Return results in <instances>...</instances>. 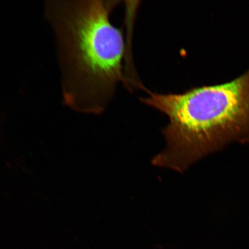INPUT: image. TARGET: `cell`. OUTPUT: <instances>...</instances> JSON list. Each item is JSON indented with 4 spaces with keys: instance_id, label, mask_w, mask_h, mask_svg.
<instances>
[{
    "instance_id": "1",
    "label": "cell",
    "mask_w": 249,
    "mask_h": 249,
    "mask_svg": "<svg viewBox=\"0 0 249 249\" xmlns=\"http://www.w3.org/2000/svg\"><path fill=\"white\" fill-rule=\"evenodd\" d=\"M121 1H47L45 15L54 30L65 105L101 114L124 83L125 42L110 15Z\"/></svg>"
},
{
    "instance_id": "2",
    "label": "cell",
    "mask_w": 249,
    "mask_h": 249,
    "mask_svg": "<svg viewBox=\"0 0 249 249\" xmlns=\"http://www.w3.org/2000/svg\"><path fill=\"white\" fill-rule=\"evenodd\" d=\"M147 93L140 101L169 120L162 130L166 147L154 158L155 166L181 173L229 143L249 139V70L221 85Z\"/></svg>"
}]
</instances>
